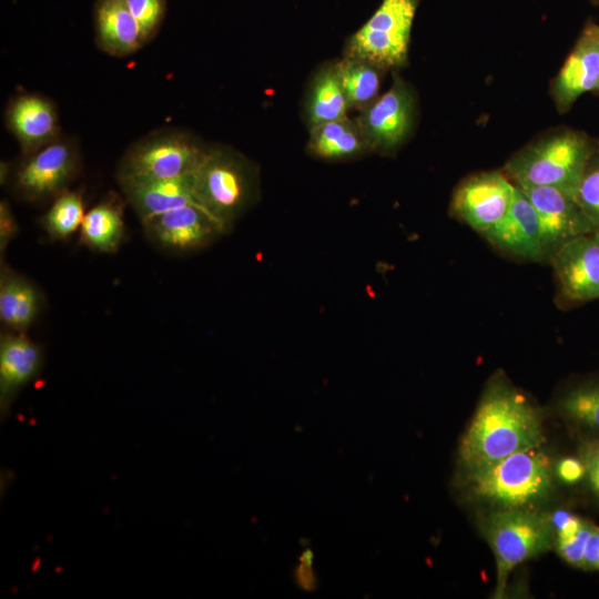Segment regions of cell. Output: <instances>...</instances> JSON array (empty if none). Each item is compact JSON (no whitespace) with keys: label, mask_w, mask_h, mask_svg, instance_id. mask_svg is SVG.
Masks as SVG:
<instances>
[{"label":"cell","mask_w":599,"mask_h":599,"mask_svg":"<svg viewBox=\"0 0 599 599\" xmlns=\"http://www.w3.org/2000/svg\"><path fill=\"white\" fill-rule=\"evenodd\" d=\"M308 151L324 160H344L369 152L357 119L348 116L309 128Z\"/></svg>","instance_id":"22"},{"label":"cell","mask_w":599,"mask_h":599,"mask_svg":"<svg viewBox=\"0 0 599 599\" xmlns=\"http://www.w3.org/2000/svg\"><path fill=\"white\" fill-rule=\"evenodd\" d=\"M196 202L229 232L258 199L255 164L230 146H207L193 173Z\"/></svg>","instance_id":"2"},{"label":"cell","mask_w":599,"mask_h":599,"mask_svg":"<svg viewBox=\"0 0 599 599\" xmlns=\"http://www.w3.org/2000/svg\"><path fill=\"white\" fill-rule=\"evenodd\" d=\"M128 9L151 41L158 33L165 16L166 0H124Z\"/></svg>","instance_id":"28"},{"label":"cell","mask_w":599,"mask_h":599,"mask_svg":"<svg viewBox=\"0 0 599 599\" xmlns=\"http://www.w3.org/2000/svg\"><path fill=\"white\" fill-rule=\"evenodd\" d=\"M486 537L496 558L495 597H504L510 572L551 546L554 526L530 508L498 509L486 522Z\"/></svg>","instance_id":"5"},{"label":"cell","mask_w":599,"mask_h":599,"mask_svg":"<svg viewBox=\"0 0 599 599\" xmlns=\"http://www.w3.org/2000/svg\"><path fill=\"white\" fill-rule=\"evenodd\" d=\"M467 484L473 497L498 509L530 508L549 496L554 475L550 459L536 447L469 470Z\"/></svg>","instance_id":"3"},{"label":"cell","mask_w":599,"mask_h":599,"mask_svg":"<svg viewBox=\"0 0 599 599\" xmlns=\"http://www.w3.org/2000/svg\"><path fill=\"white\" fill-rule=\"evenodd\" d=\"M597 90H599V83H598V85H597Z\"/></svg>","instance_id":"36"},{"label":"cell","mask_w":599,"mask_h":599,"mask_svg":"<svg viewBox=\"0 0 599 599\" xmlns=\"http://www.w3.org/2000/svg\"><path fill=\"white\" fill-rule=\"evenodd\" d=\"M559 408L569 419L599 432V382L570 389L561 397Z\"/></svg>","instance_id":"26"},{"label":"cell","mask_w":599,"mask_h":599,"mask_svg":"<svg viewBox=\"0 0 599 599\" xmlns=\"http://www.w3.org/2000/svg\"><path fill=\"white\" fill-rule=\"evenodd\" d=\"M84 215L82 192L68 189L51 201L40 225L51 241H65L80 231Z\"/></svg>","instance_id":"25"},{"label":"cell","mask_w":599,"mask_h":599,"mask_svg":"<svg viewBox=\"0 0 599 599\" xmlns=\"http://www.w3.org/2000/svg\"><path fill=\"white\" fill-rule=\"evenodd\" d=\"M40 344L26 333L6 331L0 336V407L6 414L18 394L34 380L43 366Z\"/></svg>","instance_id":"17"},{"label":"cell","mask_w":599,"mask_h":599,"mask_svg":"<svg viewBox=\"0 0 599 599\" xmlns=\"http://www.w3.org/2000/svg\"><path fill=\"white\" fill-rule=\"evenodd\" d=\"M6 124L17 139L22 155L58 140L59 114L49 98L31 92L14 95L6 110Z\"/></svg>","instance_id":"15"},{"label":"cell","mask_w":599,"mask_h":599,"mask_svg":"<svg viewBox=\"0 0 599 599\" xmlns=\"http://www.w3.org/2000/svg\"><path fill=\"white\" fill-rule=\"evenodd\" d=\"M516 184L499 171L480 172L463 180L455 189L450 213L481 235L507 214Z\"/></svg>","instance_id":"10"},{"label":"cell","mask_w":599,"mask_h":599,"mask_svg":"<svg viewBox=\"0 0 599 599\" xmlns=\"http://www.w3.org/2000/svg\"><path fill=\"white\" fill-rule=\"evenodd\" d=\"M118 183L125 202L141 222L180 206L199 204L194 196L193 174L174 179L134 177Z\"/></svg>","instance_id":"18"},{"label":"cell","mask_w":599,"mask_h":599,"mask_svg":"<svg viewBox=\"0 0 599 599\" xmlns=\"http://www.w3.org/2000/svg\"><path fill=\"white\" fill-rule=\"evenodd\" d=\"M349 110L336 62L314 78L306 102L309 128L347 116Z\"/></svg>","instance_id":"23"},{"label":"cell","mask_w":599,"mask_h":599,"mask_svg":"<svg viewBox=\"0 0 599 599\" xmlns=\"http://www.w3.org/2000/svg\"><path fill=\"white\" fill-rule=\"evenodd\" d=\"M94 31L98 48L116 58L130 55L148 43L124 0H97Z\"/></svg>","instance_id":"19"},{"label":"cell","mask_w":599,"mask_h":599,"mask_svg":"<svg viewBox=\"0 0 599 599\" xmlns=\"http://www.w3.org/2000/svg\"><path fill=\"white\" fill-rule=\"evenodd\" d=\"M595 2L599 3V0H593Z\"/></svg>","instance_id":"35"},{"label":"cell","mask_w":599,"mask_h":599,"mask_svg":"<svg viewBox=\"0 0 599 599\" xmlns=\"http://www.w3.org/2000/svg\"><path fill=\"white\" fill-rule=\"evenodd\" d=\"M81 159L75 144L64 138L23 155L13 169L10 183L13 193L29 203L54 200L70 189L80 172Z\"/></svg>","instance_id":"8"},{"label":"cell","mask_w":599,"mask_h":599,"mask_svg":"<svg viewBox=\"0 0 599 599\" xmlns=\"http://www.w3.org/2000/svg\"><path fill=\"white\" fill-rule=\"evenodd\" d=\"M307 558L302 559L304 562L300 565V568L297 569V579L298 585L303 587L306 590L312 589L314 586L315 578L313 577L312 567H311V559L306 561Z\"/></svg>","instance_id":"33"},{"label":"cell","mask_w":599,"mask_h":599,"mask_svg":"<svg viewBox=\"0 0 599 599\" xmlns=\"http://www.w3.org/2000/svg\"><path fill=\"white\" fill-rule=\"evenodd\" d=\"M148 241L170 254L199 251L227 232L199 204L180 206L141 222Z\"/></svg>","instance_id":"11"},{"label":"cell","mask_w":599,"mask_h":599,"mask_svg":"<svg viewBox=\"0 0 599 599\" xmlns=\"http://www.w3.org/2000/svg\"><path fill=\"white\" fill-rule=\"evenodd\" d=\"M124 197L108 193L85 212L80 227V241L98 253H115L126 236Z\"/></svg>","instance_id":"21"},{"label":"cell","mask_w":599,"mask_h":599,"mask_svg":"<svg viewBox=\"0 0 599 599\" xmlns=\"http://www.w3.org/2000/svg\"><path fill=\"white\" fill-rule=\"evenodd\" d=\"M336 65L349 109L363 111L378 98L383 68L347 54Z\"/></svg>","instance_id":"24"},{"label":"cell","mask_w":599,"mask_h":599,"mask_svg":"<svg viewBox=\"0 0 599 599\" xmlns=\"http://www.w3.org/2000/svg\"><path fill=\"white\" fill-rule=\"evenodd\" d=\"M483 236L505 254L525 261L545 262L537 212L517 185L505 217Z\"/></svg>","instance_id":"14"},{"label":"cell","mask_w":599,"mask_h":599,"mask_svg":"<svg viewBox=\"0 0 599 599\" xmlns=\"http://www.w3.org/2000/svg\"><path fill=\"white\" fill-rule=\"evenodd\" d=\"M586 469L581 459L568 457L559 461L557 474L566 483H576L585 476Z\"/></svg>","instance_id":"32"},{"label":"cell","mask_w":599,"mask_h":599,"mask_svg":"<svg viewBox=\"0 0 599 599\" xmlns=\"http://www.w3.org/2000/svg\"><path fill=\"white\" fill-rule=\"evenodd\" d=\"M579 455L585 465V476L599 497V438L586 440L579 449Z\"/></svg>","instance_id":"29"},{"label":"cell","mask_w":599,"mask_h":599,"mask_svg":"<svg viewBox=\"0 0 599 599\" xmlns=\"http://www.w3.org/2000/svg\"><path fill=\"white\" fill-rule=\"evenodd\" d=\"M12 173V166L8 162H1L0 164V182L1 184H7L10 181Z\"/></svg>","instance_id":"34"},{"label":"cell","mask_w":599,"mask_h":599,"mask_svg":"<svg viewBox=\"0 0 599 599\" xmlns=\"http://www.w3.org/2000/svg\"><path fill=\"white\" fill-rule=\"evenodd\" d=\"M535 207L541 229L544 260L576 236L595 232L576 199L550 186L517 185Z\"/></svg>","instance_id":"12"},{"label":"cell","mask_w":599,"mask_h":599,"mask_svg":"<svg viewBox=\"0 0 599 599\" xmlns=\"http://www.w3.org/2000/svg\"><path fill=\"white\" fill-rule=\"evenodd\" d=\"M591 143L579 131L552 132L512 155L506 174L516 185L550 186L575 197Z\"/></svg>","instance_id":"4"},{"label":"cell","mask_w":599,"mask_h":599,"mask_svg":"<svg viewBox=\"0 0 599 599\" xmlns=\"http://www.w3.org/2000/svg\"><path fill=\"white\" fill-rule=\"evenodd\" d=\"M581 569L599 570V527L591 524L585 542Z\"/></svg>","instance_id":"31"},{"label":"cell","mask_w":599,"mask_h":599,"mask_svg":"<svg viewBox=\"0 0 599 599\" xmlns=\"http://www.w3.org/2000/svg\"><path fill=\"white\" fill-rule=\"evenodd\" d=\"M415 114L416 100L412 88L394 74L390 88L361 111L357 121L370 151L388 154L408 138Z\"/></svg>","instance_id":"9"},{"label":"cell","mask_w":599,"mask_h":599,"mask_svg":"<svg viewBox=\"0 0 599 599\" xmlns=\"http://www.w3.org/2000/svg\"><path fill=\"white\" fill-rule=\"evenodd\" d=\"M575 199L593 231L599 233V141L591 143V150Z\"/></svg>","instance_id":"27"},{"label":"cell","mask_w":599,"mask_h":599,"mask_svg":"<svg viewBox=\"0 0 599 599\" xmlns=\"http://www.w3.org/2000/svg\"><path fill=\"white\" fill-rule=\"evenodd\" d=\"M558 288L570 303L599 300V233L565 243L550 258Z\"/></svg>","instance_id":"13"},{"label":"cell","mask_w":599,"mask_h":599,"mask_svg":"<svg viewBox=\"0 0 599 599\" xmlns=\"http://www.w3.org/2000/svg\"><path fill=\"white\" fill-rule=\"evenodd\" d=\"M44 306L40 287L1 261L0 321L7 331L26 333Z\"/></svg>","instance_id":"20"},{"label":"cell","mask_w":599,"mask_h":599,"mask_svg":"<svg viewBox=\"0 0 599 599\" xmlns=\"http://www.w3.org/2000/svg\"><path fill=\"white\" fill-rule=\"evenodd\" d=\"M544 440L540 409L504 376L496 375L461 438L459 455L469 471L540 447Z\"/></svg>","instance_id":"1"},{"label":"cell","mask_w":599,"mask_h":599,"mask_svg":"<svg viewBox=\"0 0 599 599\" xmlns=\"http://www.w3.org/2000/svg\"><path fill=\"white\" fill-rule=\"evenodd\" d=\"M420 0H382L373 16L349 38L347 55L367 60L384 70L403 67Z\"/></svg>","instance_id":"7"},{"label":"cell","mask_w":599,"mask_h":599,"mask_svg":"<svg viewBox=\"0 0 599 599\" xmlns=\"http://www.w3.org/2000/svg\"><path fill=\"white\" fill-rule=\"evenodd\" d=\"M19 226L14 213L7 200L0 201V254L1 258L10 242L16 238Z\"/></svg>","instance_id":"30"},{"label":"cell","mask_w":599,"mask_h":599,"mask_svg":"<svg viewBox=\"0 0 599 599\" xmlns=\"http://www.w3.org/2000/svg\"><path fill=\"white\" fill-rule=\"evenodd\" d=\"M599 83V26L589 24L579 37L551 85L559 112L568 111Z\"/></svg>","instance_id":"16"},{"label":"cell","mask_w":599,"mask_h":599,"mask_svg":"<svg viewBox=\"0 0 599 599\" xmlns=\"http://www.w3.org/2000/svg\"><path fill=\"white\" fill-rule=\"evenodd\" d=\"M207 146L190 133L164 129L131 144L116 166V180L174 179L192 175Z\"/></svg>","instance_id":"6"}]
</instances>
